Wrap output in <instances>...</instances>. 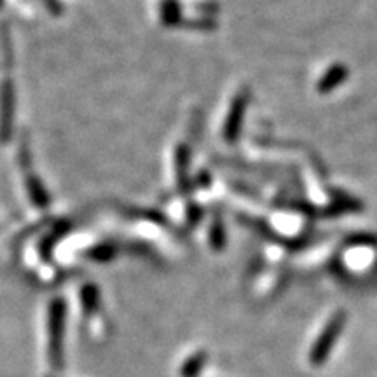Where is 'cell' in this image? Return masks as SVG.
<instances>
[{"label":"cell","mask_w":377,"mask_h":377,"mask_svg":"<svg viewBox=\"0 0 377 377\" xmlns=\"http://www.w3.org/2000/svg\"><path fill=\"white\" fill-rule=\"evenodd\" d=\"M344 323H346V314L344 311H337L330 320L327 321V325L323 327V330L320 332V336L316 337V341L313 343L310 349V363L313 367H321L325 363V360L328 358L330 351H332L334 344L339 339L341 332H343Z\"/></svg>","instance_id":"1"},{"label":"cell","mask_w":377,"mask_h":377,"mask_svg":"<svg viewBox=\"0 0 377 377\" xmlns=\"http://www.w3.org/2000/svg\"><path fill=\"white\" fill-rule=\"evenodd\" d=\"M246 94L241 93L234 98L233 105H230V112L227 116L226 128H224V136L229 144L236 142V138L239 136V131H241L243 125V117H245V109H246Z\"/></svg>","instance_id":"2"},{"label":"cell","mask_w":377,"mask_h":377,"mask_svg":"<svg viewBox=\"0 0 377 377\" xmlns=\"http://www.w3.org/2000/svg\"><path fill=\"white\" fill-rule=\"evenodd\" d=\"M349 76V70L344 63H334L327 68V72L318 79L316 91L320 94H328L336 91Z\"/></svg>","instance_id":"3"},{"label":"cell","mask_w":377,"mask_h":377,"mask_svg":"<svg viewBox=\"0 0 377 377\" xmlns=\"http://www.w3.org/2000/svg\"><path fill=\"white\" fill-rule=\"evenodd\" d=\"M61 328H63V302L56 301L51 304L50 311V332H51V353L60 358Z\"/></svg>","instance_id":"4"},{"label":"cell","mask_w":377,"mask_h":377,"mask_svg":"<svg viewBox=\"0 0 377 377\" xmlns=\"http://www.w3.org/2000/svg\"><path fill=\"white\" fill-rule=\"evenodd\" d=\"M203 360H204V355H203V353H201V355L193 356V358H191V360H188V362H187V365H185L184 369H182V376H184V377H193V376H196L197 370H200V369H201V365H203Z\"/></svg>","instance_id":"5"},{"label":"cell","mask_w":377,"mask_h":377,"mask_svg":"<svg viewBox=\"0 0 377 377\" xmlns=\"http://www.w3.org/2000/svg\"><path fill=\"white\" fill-rule=\"evenodd\" d=\"M211 241H213V246H215V248H220V246L226 243V230H224V226L220 222H215V226H213V230H211Z\"/></svg>","instance_id":"6"}]
</instances>
